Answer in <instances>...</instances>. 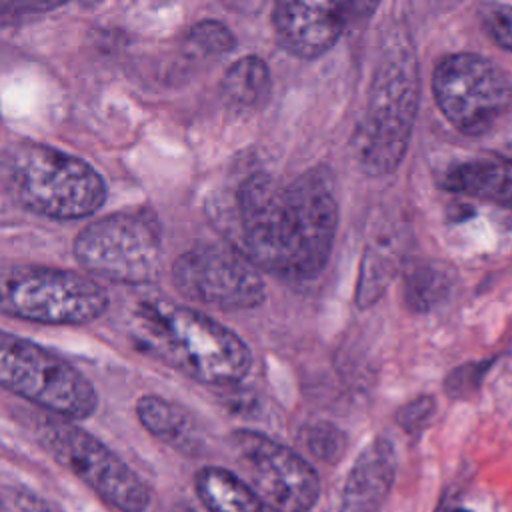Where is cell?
Instances as JSON below:
<instances>
[{
	"label": "cell",
	"mask_w": 512,
	"mask_h": 512,
	"mask_svg": "<svg viewBox=\"0 0 512 512\" xmlns=\"http://www.w3.org/2000/svg\"><path fill=\"white\" fill-rule=\"evenodd\" d=\"M244 254L284 278H312L328 262L338 204L326 176L306 172L290 184L248 176L236 194Z\"/></svg>",
	"instance_id": "obj_1"
},
{
	"label": "cell",
	"mask_w": 512,
	"mask_h": 512,
	"mask_svg": "<svg viewBox=\"0 0 512 512\" xmlns=\"http://www.w3.org/2000/svg\"><path fill=\"white\" fill-rule=\"evenodd\" d=\"M136 340L144 352L204 384H236L252 364L238 334L204 312L164 298H146L136 306Z\"/></svg>",
	"instance_id": "obj_2"
},
{
	"label": "cell",
	"mask_w": 512,
	"mask_h": 512,
	"mask_svg": "<svg viewBox=\"0 0 512 512\" xmlns=\"http://www.w3.org/2000/svg\"><path fill=\"white\" fill-rule=\"evenodd\" d=\"M420 76L410 44L386 48L368 92V106L352 134V154L362 172L384 176L402 162L418 110Z\"/></svg>",
	"instance_id": "obj_3"
},
{
	"label": "cell",
	"mask_w": 512,
	"mask_h": 512,
	"mask_svg": "<svg viewBox=\"0 0 512 512\" xmlns=\"http://www.w3.org/2000/svg\"><path fill=\"white\" fill-rule=\"evenodd\" d=\"M4 184L18 206L54 220L90 216L106 200V184L90 164L34 142L8 154Z\"/></svg>",
	"instance_id": "obj_4"
},
{
	"label": "cell",
	"mask_w": 512,
	"mask_h": 512,
	"mask_svg": "<svg viewBox=\"0 0 512 512\" xmlns=\"http://www.w3.org/2000/svg\"><path fill=\"white\" fill-rule=\"evenodd\" d=\"M72 252L80 268L94 280L144 286L154 282L160 272V224L144 208L120 210L84 226Z\"/></svg>",
	"instance_id": "obj_5"
},
{
	"label": "cell",
	"mask_w": 512,
	"mask_h": 512,
	"mask_svg": "<svg viewBox=\"0 0 512 512\" xmlns=\"http://www.w3.org/2000/svg\"><path fill=\"white\" fill-rule=\"evenodd\" d=\"M110 306L106 288L88 274L52 266L0 270V314L36 324L80 326Z\"/></svg>",
	"instance_id": "obj_6"
},
{
	"label": "cell",
	"mask_w": 512,
	"mask_h": 512,
	"mask_svg": "<svg viewBox=\"0 0 512 512\" xmlns=\"http://www.w3.org/2000/svg\"><path fill=\"white\" fill-rule=\"evenodd\" d=\"M0 386L58 418L84 420L98 408L94 384L68 360L0 330Z\"/></svg>",
	"instance_id": "obj_7"
},
{
	"label": "cell",
	"mask_w": 512,
	"mask_h": 512,
	"mask_svg": "<svg viewBox=\"0 0 512 512\" xmlns=\"http://www.w3.org/2000/svg\"><path fill=\"white\" fill-rule=\"evenodd\" d=\"M42 442L52 458L82 480L104 504L118 512H144L152 492L148 484L102 440L68 418L48 420Z\"/></svg>",
	"instance_id": "obj_8"
},
{
	"label": "cell",
	"mask_w": 512,
	"mask_h": 512,
	"mask_svg": "<svg viewBox=\"0 0 512 512\" xmlns=\"http://www.w3.org/2000/svg\"><path fill=\"white\" fill-rule=\"evenodd\" d=\"M172 282L184 298L218 310H248L264 300L258 266L224 244H200L182 252L172 264Z\"/></svg>",
	"instance_id": "obj_9"
},
{
	"label": "cell",
	"mask_w": 512,
	"mask_h": 512,
	"mask_svg": "<svg viewBox=\"0 0 512 512\" xmlns=\"http://www.w3.org/2000/svg\"><path fill=\"white\" fill-rule=\"evenodd\" d=\"M432 92L442 114L468 136L488 132L510 102L506 76L488 58L468 52L436 66Z\"/></svg>",
	"instance_id": "obj_10"
},
{
	"label": "cell",
	"mask_w": 512,
	"mask_h": 512,
	"mask_svg": "<svg viewBox=\"0 0 512 512\" xmlns=\"http://www.w3.org/2000/svg\"><path fill=\"white\" fill-rule=\"evenodd\" d=\"M244 482L274 512H308L320 496L314 468L292 448L252 430L232 434Z\"/></svg>",
	"instance_id": "obj_11"
},
{
	"label": "cell",
	"mask_w": 512,
	"mask_h": 512,
	"mask_svg": "<svg viewBox=\"0 0 512 512\" xmlns=\"http://www.w3.org/2000/svg\"><path fill=\"white\" fill-rule=\"evenodd\" d=\"M350 8L352 0H276V36L294 56H320L338 40Z\"/></svg>",
	"instance_id": "obj_12"
},
{
	"label": "cell",
	"mask_w": 512,
	"mask_h": 512,
	"mask_svg": "<svg viewBox=\"0 0 512 512\" xmlns=\"http://www.w3.org/2000/svg\"><path fill=\"white\" fill-rule=\"evenodd\" d=\"M396 472L394 448L386 438L370 440L356 456L338 512H380Z\"/></svg>",
	"instance_id": "obj_13"
},
{
	"label": "cell",
	"mask_w": 512,
	"mask_h": 512,
	"mask_svg": "<svg viewBox=\"0 0 512 512\" xmlns=\"http://www.w3.org/2000/svg\"><path fill=\"white\" fill-rule=\"evenodd\" d=\"M442 186L456 194L512 208V160L478 158L446 172Z\"/></svg>",
	"instance_id": "obj_14"
},
{
	"label": "cell",
	"mask_w": 512,
	"mask_h": 512,
	"mask_svg": "<svg viewBox=\"0 0 512 512\" xmlns=\"http://www.w3.org/2000/svg\"><path fill=\"white\" fill-rule=\"evenodd\" d=\"M136 416L144 430L172 448L192 454L200 448L198 426L188 410L158 394H144L136 402Z\"/></svg>",
	"instance_id": "obj_15"
},
{
	"label": "cell",
	"mask_w": 512,
	"mask_h": 512,
	"mask_svg": "<svg viewBox=\"0 0 512 512\" xmlns=\"http://www.w3.org/2000/svg\"><path fill=\"white\" fill-rule=\"evenodd\" d=\"M194 486L210 512H274L238 474L220 466L200 468Z\"/></svg>",
	"instance_id": "obj_16"
},
{
	"label": "cell",
	"mask_w": 512,
	"mask_h": 512,
	"mask_svg": "<svg viewBox=\"0 0 512 512\" xmlns=\"http://www.w3.org/2000/svg\"><path fill=\"white\" fill-rule=\"evenodd\" d=\"M452 270L436 260H410L404 268L402 294L412 312H430L450 296Z\"/></svg>",
	"instance_id": "obj_17"
},
{
	"label": "cell",
	"mask_w": 512,
	"mask_h": 512,
	"mask_svg": "<svg viewBox=\"0 0 512 512\" xmlns=\"http://www.w3.org/2000/svg\"><path fill=\"white\" fill-rule=\"evenodd\" d=\"M400 268V250L390 242H374L364 248L356 282V306L370 308L386 292Z\"/></svg>",
	"instance_id": "obj_18"
},
{
	"label": "cell",
	"mask_w": 512,
	"mask_h": 512,
	"mask_svg": "<svg viewBox=\"0 0 512 512\" xmlns=\"http://www.w3.org/2000/svg\"><path fill=\"white\" fill-rule=\"evenodd\" d=\"M270 70L256 56L240 58L222 80V96L232 108H256L270 94Z\"/></svg>",
	"instance_id": "obj_19"
},
{
	"label": "cell",
	"mask_w": 512,
	"mask_h": 512,
	"mask_svg": "<svg viewBox=\"0 0 512 512\" xmlns=\"http://www.w3.org/2000/svg\"><path fill=\"white\" fill-rule=\"evenodd\" d=\"M184 48L194 58H220L234 48V36L222 22L202 20L190 28Z\"/></svg>",
	"instance_id": "obj_20"
},
{
	"label": "cell",
	"mask_w": 512,
	"mask_h": 512,
	"mask_svg": "<svg viewBox=\"0 0 512 512\" xmlns=\"http://www.w3.org/2000/svg\"><path fill=\"white\" fill-rule=\"evenodd\" d=\"M304 446L314 458L322 462H336L346 448V436L334 424L318 422L306 428Z\"/></svg>",
	"instance_id": "obj_21"
},
{
	"label": "cell",
	"mask_w": 512,
	"mask_h": 512,
	"mask_svg": "<svg viewBox=\"0 0 512 512\" xmlns=\"http://www.w3.org/2000/svg\"><path fill=\"white\" fill-rule=\"evenodd\" d=\"M478 18L490 40L512 52V6L502 2H484L478 8Z\"/></svg>",
	"instance_id": "obj_22"
},
{
	"label": "cell",
	"mask_w": 512,
	"mask_h": 512,
	"mask_svg": "<svg viewBox=\"0 0 512 512\" xmlns=\"http://www.w3.org/2000/svg\"><path fill=\"white\" fill-rule=\"evenodd\" d=\"M488 368H490V362H468V364L454 368L446 376V382H444L446 394L450 398H458V400L470 398L478 390Z\"/></svg>",
	"instance_id": "obj_23"
},
{
	"label": "cell",
	"mask_w": 512,
	"mask_h": 512,
	"mask_svg": "<svg viewBox=\"0 0 512 512\" xmlns=\"http://www.w3.org/2000/svg\"><path fill=\"white\" fill-rule=\"evenodd\" d=\"M434 408H436V404H434L432 396H418L398 410L396 422L400 424V428L404 432L414 434L426 426V422L434 414Z\"/></svg>",
	"instance_id": "obj_24"
},
{
	"label": "cell",
	"mask_w": 512,
	"mask_h": 512,
	"mask_svg": "<svg viewBox=\"0 0 512 512\" xmlns=\"http://www.w3.org/2000/svg\"><path fill=\"white\" fill-rule=\"evenodd\" d=\"M0 512H54L40 496L22 490L6 488L0 492Z\"/></svg>",
	"instance_id": "obj_25"
},
{
	"label": "cell",
	"mask_w": 512,
	"mask_h": 512,
	"mask_svg": "<svg viewBox=\"0 0 512 512\" xmlns=\"http://www.w3.org/2000/svg\"><path fill=\"white\" fill-rule=\"evenodd\" d=\"M68 0H0V16H18L26 12H46Z\"/></svg>",
	"instance_id": "obj_26"
},
{
	"label": "cell",
	"mask_w": 512,
	"mask_h": 512,
	"mask_svg": "<svg viewBox=\"0 0 512 512\" xmlns=\"http://www.w3.org/2000/svg\"><path fill=\"white\" fill-rule=\"evenodd\" d=\"M378 4V0H352V10L356 12V14H370L372 12V8Z\"/></svg>",
	"instance_id": "obj_27"
},
{
	"label": "cell",
	"mask_w": 512,
	"mask_h": 512,
	"mask_svg": "<svg viewBox=\"0 0 512 512\" xmlns=\"http://www.w3.org/2000/svg\"><path fill=\"white\" fill-rule=\"evenodd\" d=\"M100 2H102V0H80V4H82V6H88V8H90V6H96V4H100Z\"/></svg>",
	"instance_id": "obj_28"
},
{
	"label": "cell",
	"mask_w": 512,
	"mask_h": 512,
	"mask_svg": "<svg viewBox=\"0 0 512 512\" xmlns=\"http://www.w3.org/2000/svg\"><path fill=\"white\" fill-rule=\"evenodd\" d=\"M172 512H194V510H190L186 506H176V508H172Z\"/></svg>",
	"instance_id": "obj_29"
},
{
	"label": "cell",
	"mask_w": 512,
	"mask_h": 512,
	"mask_svg": "<svg viewBox=\"0 0 512 512\" xmlns=\"http://www.w3.org/2000/svg\"><path fill=\"white\" fill-rule=\"evenodd\" d=\"M442 512H468L464 508H450V510H442Z\"/></svg>",
	"instance_id": "obj_30"
}]
</instances>
